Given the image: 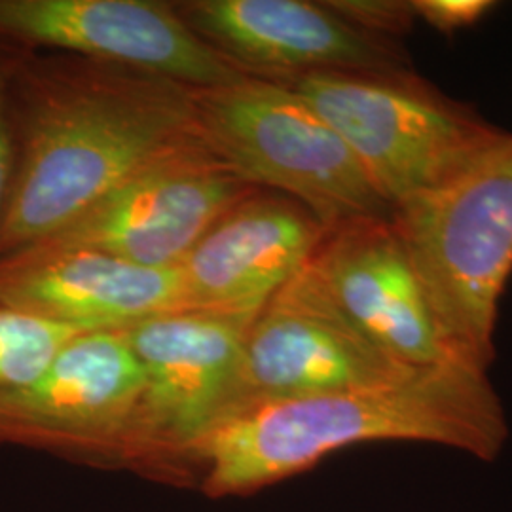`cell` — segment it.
Returning <instances> with one entry per match:
<instances>
[{
	"instance_id": "cell-16",
	"label": "cell",
	"mask_w": 512,
	"mask_h": 512,
	"mask_svg": "<svg viewBox=\"0 0 512 512\" xmlns=\"http://www.w3.org/2000/svg\"><path fill=\"white\" fill-rule=\"evenodd\" d=\"M325 4L353 27L389 40L404 37L418 19L412 2L404 0H330Z\"/></svg>"
},
{
	"instance_id": "cell-10",
	"label": "cell",
	"mask_w": 512,
	"mask_h": 512,
	"mask_svg": "<svg viewBox=\"0 0 512 512\" xmlns=\"http://www.w3.org/2000/svg\"><path fill=\"white\" fill-rule=\"evenodd\" d=\"M141 387L124 330L80 332L35 380L0 393V442L124 452Z\"/></svg>"
},
{
	"instance_id": "cell-7",
	"label": "cell",
	"mask_w": 512,
	"mask_h": 512,
	"mask_svg": "<svg viewBox=\"0 0 512 512\" xmlns=\"http://www.w3.org/2000/svg\"><path fill=\"white\" fill-rule=\"evenodd\" d=\"M414 372L349 321L308 262L247 329L234 414L256 404L395 384Z\"/></svg>"
},
{
	"instance_id": "cell-13",
	"label": "cell",
	"mask_w": 512,
	"mask_h": 512,
	"mask_svg": "<svg viewBox=\"0 0 512 512\" xmlns=\"http://www.w3.org/2000/svg\"><path fill=\"white\" fill-rule=\"evenodd\" d=\"M327 232L293 198L256 188L213 222L179 266L183 310L253 323Z\"/></svg>"
},
{
	"instance_id": "cell-11",
	"label": "cell",
	"mask_w": 512,
	"mask_h": 512,
	"mask_svg": "<svg viewBox=\"0 0 512 512\" xmlns=\"http://www.w3.org/2000/svg\"><path fill=\"white\" fill-rule=\"evenodd\" d=\"M186 25L243 73L287 82L313 73L414 71L399 40L374 37L308 0L177 2Z\"/></svg>"
},
{
	"instance_id": "cell-2",
	"label": "cell",
	"mask_w": 512,
	"mask_h": 512,
	"mask_svg": "<svg viewBox=\"0 0 512 512\" xmlns=\"http://www.w3.org/2000/svg\"><path fill=\"white\" fill-rule=\"evenodd\" d=\"M509 439L488 372L439 366L395 384L256 404L220 421L188 454L211 495H243L368 442H418L494 461Z\"/></svg>"
},
{
	"instance_id": "cell-15",
	"label": "cell",
	"mask_w": 512,
	"mask_h": 512,
	"mask_svg": "<svg viewBox=\"0 0 512 512\" xmlns=\"http://www.w3.org/2000/svg\"><path fill=\"white\" fill-rule=\"evenodd\" d=\"M80 332L0 304V393L35 380Z\"/></svg>"
},
{
	"instance_id": "cell-3",
	"label": "cell",
	"mask_w": 512,
	"mask_h": 512,
	"mask_svg": "<svg viewBox=\"0 0 512 512\" xmlns=\"http://www.w3.org/2000/svg\"><path fill=\"white\" fill-rule=\"evenodd\" d=\"M440 332L461 365L488 372L512 274V133L393 211Z\"/></svg>"
},
{
	"instance_id": "cell-6",
	"label": "cell",
	"mask_w": 512,
	"mask_h": 512,
	"mask_svg": "<svg viewBox=\"0 0 512 512\" xmlns=\"http://www.w3.org/2000/svg\"><path fill=\"white\" fill-rule=\"evenodd\" d=\"M253 190L200 133L141 167L35 247L90 251L150 270H177L213 222Z\"/></svg>"
},
{
	"instance_id": "cell-1",
	"label": "cell",
	"mask_w": 512,
	"mask_h": 512,
	"mask_svg": "<svg viewBox=\"0 0 512 512\" xmlns=\"http://www.w3.org/2000/svg\"><path fill=\"white\" fill-rule=\"evenodd\" d=\"M10 112L16 162L0 258L54 238L141 167L200 135L192 88L76 55H23Z\"/></svg>"
},
{
	"instance_id": "cell-12",
	"label": "cell",
	"mask_w": 512,
	"mask_h": 512,
	"mask_svg": "<svg viewBox=\"0 0 512 512\" xmlns=\"http://www.w3.org/2000/svg\"><path fill=\"white\" fill-rule=\"evenodd\" d=\"M310 266L349 321L397 365L465 366L440 332L393 217L332 228Z\"/></svg>"
},
{
	"instance_id": "cell-17",
	"label": "cell",
	"mask_w": 512,
	"mask_h": 512,
	"mask_svg": "<svg viewBox=\"0 0 512 512\" xmlns=\"http://www.w3.org/2000/svg\"><path fill=\"white\" fill-rule=\"evenodd\" d=\"M27 52L29 50L0 38V219L8 202L16 162L10 92L19 61Z\"/></svg>"
},
{
	"instance_id": "cell-14",
	"label": "cell",
	"mask_w": 512,
	"mask_h": 512,
	"mask_svg": "<svg viewBox=\"0 0 512 512\" xmlns=\"http://www.w3.org/2000/svg\"><path fill=\"white\" fill-rule=\"evenodd\" d=\"M0 304L71 329L126 330L183 310L177 270H150L112 256L33 247L0 258Z\"/></svg>"
},
{
	"instance_id": "cell-18",
	"label": "cell",
	"mask_w": 512,
	"mask_h": 512,
	"mask_svg": "<svg viewBox=\"0 0 512 512\" xmlns=\"http://www.w3.org/2000/svg\"><path fill=\"white\" fill-rule=\"evenodd\" d=\"M416 18L444 35L473 27L495 8L492 0H412Z\"/></svg>"
},
{
	"instance_id": "cell-9",
	"label": "cell",
	"mask_w": 512,
	"mask_h": 512,
	"mask_svg": "<svg viewBox=\"0 0 512 512\" xmlns=\"http://www.w3.org/2000/svg\"><path fill=\"white\" fill-rule=\"evenodd\" d=\"M0 38L29 52L48 48L156 74L192 90L249 76L198 37L175 4L154 0H0Z\"/></svg>"
},
{
	"instance_id": "cell-4",
	"label": "cell",
	"mask_w": 512,
	"mask_h": 512,
	"mask_svg": "<svg viewBox=\"0 0 512 512\" xmlns=\"http://www.w3.org/2000/svg\"><path fill=\"white\" fill-rule=\"evenodd\" d=\"M281 84L338 133L391 211L446 183L505 135L416 71L313 73Z\"/></svg>"
},
{
	"instance_id": "cell-5",
	"label": "cell",
	"mask_w": 512,
	"mask_h": 512,
	"mask_svg": "<svg viewBox=\"0 0 512 512\" xmlns=\"http://www.w3.org/2000/svg\"><path fill=\"white\" fill-rule=\"evenodd\" d=\"M205 143L239 177L304 205L327 230L389 219L391 207L338 133L287 84L245 76L194 90Z\"/></svg>"
},
{
	"instance_id": "cell-8",
	"label": "cell",
	"mask_w": 512,
	"mask_h": 512,
	"mask_svg": "<svg viewBox=\"0 0 512 512\" xmlns=\"http://www.w3.org/2000/svg\"><path fill=\"white\" fill-rule=\"evenodd\" d=\"M249 321L179 310L124 330L143 387L126 454L186 452L238 406Z\"/></svg>"
}]
</instances>
